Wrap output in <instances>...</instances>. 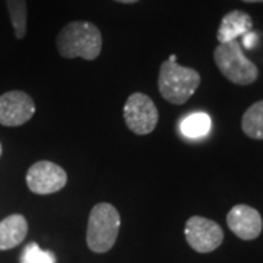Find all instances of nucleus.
Listing matches in <instances>:
<instances>
[{
	"label": "nucleus",
	"instance_id": "9b49d317",
	"mask_svg": "<svg viewBox=\"0 0 263 263\" xmlns=\"http://www.w3.org/2000/svg\"><path fill=\"white\" fill-rule=\"evenodd\" d=\"M28 234V222L25 216L13 214L0 221V252L19 246Z\"/></svg>",
	"mask_w": 263,
	"mask_h": 263
},
{
	"label": "nucleus",
	"instance_id": "6ab92c4d",
	"mask_svg": "<svg viewBox=\"0 0 263 263\" xmlns=\"http://www.w3.org/2000/svg\"><path fill=\"white\" fill-rule=\"evenodd\" d=\"M0 155H2V143H0Z\"/></svg>",
	"mask_w": 263,
	"mask_h": 263
},
{
	"label": "nucleus",
	"instance_id": "f8f14e48",
	"mask_svg": "<svg viewBox=\"0 0 263 263\" xmlns=\"http://www.w3.org/2000/svg\"><path fill=\"white\" fill-rule=\"evenodd\" d=\"M212 126V120L206 113H192L183 117L179 123L180 133L187 139L205 138Z\"/></svg>",
	"mask_w": 263,
	"mask_h": 263
},
{
	"label": "nucleus",
	"instance_id": "f03ea898",
	"mask_svg": "<svg viewBox=\"0 0 263 263\" xmlns=\"http://www.w3.org/2000/svg\"><path fill=\"white\" fill-rule=\"evenodd\" d=\"M200 85V75L192 67H184L177 62L165 60L160 69L158 89L165 101L181 105L195 94Z\"/></svg>",
	"mask_w": 263,
	"mask_h": 263
},
{
	"label": "nucleus",
	"instance_id": "4468645a",
	"mask_svg": "<svg viewBox=\"0 0 263 263\" xmlns=\"http://www.w3.org/2000/svg\"><path fill=\"white\" fill-rule=\"evenodd\" d=\"M10 22L18 40L27 35V2L25 0H6Z\"/></svg>",
	"mask_w": 263,
	"mask_h": 263
},
{
	"label": "nucleus",
	"instance_id": "2eb2a0df",
	"mask_svg": "<svg viewBox=\"0 0 263 263\" xmlns=\"http://www.w3.org/2000/svg\"><path fill=\"white\" fill-rule=\"evenodd\" d=\"M21 263H56V254L50 250H43L37 243H29L21 253Z\"/></svg>",
	"mask_w": 263,
	"mask_h": 263
},
{
	"label": "nucleus",
	"instance_id": "0eeeda50",
	"mask_svg": "<svg viewBox=\"0 0 263 263\" xmlns=\"http://www.w3.org/2000/svg\"><path fill=\"white\" fill-rule=\"evenodd\" d=\"M67 174L51 161H38L27 171V186L35 195H51L65 187Z\"/></svg>",
	"mask_w": 263,
	"mask_h": 263
},
{
	"label": "nucleus",
	"instance_id": "f3484780",
	"mask_svg": "<svg viewBox=\"0 0 263 263\" xmlns=\"http://www.w3.org/2000/svg\"><path fill=\"white\" fill-rule=\"evenodd\" d=\"M116 2H119V3H136L139 0H116Z\"/></svg>",
	"mask_w": 263,
	"mask_h": 263
},
{
	"label": "nucleus",
	"instance_id": "6e6552de",
	"mask_svg": "<svg viewBox=\"0 0 263 263\" xmlns=\"http://www.w3.org/2000/svg\"><path fill=\"white\" fill-rule=\"evenodd\" d=\"M35 114L34 100L24 91H9L0 95V124L18 127Z\"/></svg>",
	"mask_w": 263,
	"mask_h": 263
},
{
	"label": "nucleus",
	"instance_id": "f257e3e1",
	"mask_svg": "<svg viewBox=\"0 0 263 263\" xmlns=\"http://www.w3.org/2000/svg\"><path fill=\"white\" fill-rule=\"evenodd\" d=\"M103 48V37L94 24L86 21H73L67 24L57 35V51L65 59L82 57L95 60Z\"/></svg>",
	"mask_w": 263,
	"mask_h": 263
},
{
	"label": "nucleus",
	"instance_id": "9d476101",
	"mask_svg": "<svg viewBox=\"0 0 263 263\" xmlns=\"http://www.w3.org/2000/svg\"><path fill=\"white\" fill-rule=\"evenodd\" d=\"M252 27H253V21L249 13L243 10H231L221 21L216 38L219 44L230 43L252 31Z\"/></svg>",
	"mask_w": 263,
	"mask_h": 263
},
{
	"label": "nucleus",
	"instance_id": "ddd939ff",
	"mask_svg": "<svg viewBox=\"0 0 263 263\" xmlns=\"http://www.w3.org/2000/svg\"><path fill=\"white\" fill-rule=\"evenodd\" d=\"M243 132L249 138L262 141L263 139V100L250 105L241 119Z\"/></svg>",
	"mask_w": 263,
	"mask_h": 263
},
{
	"label": "nucleus",
	"instance_id": "a211bd4d",
	"mask_svg": "<svg viewBox=\"0 0 263 263\" xmlns=\"http://www.w3.org/2000/svg\"><path fill=\"white\" fill-rule=\"evenodd\" d=\"M243 2H247V3H260L263 0H243Z\"/></svg>",
	"mask_w": 263,
	"mask_h": 263
},
{
	"label": "nucleus",
	"instance_id": "39448f33",
	"mask_svg": "<svg viewBox=\"0 0 263 263\" xmlns=\"http://www.w3.org/2000/svg\"><path fill=\"white\" fill-rule=\"evenodd\" d=\"M124 122L136 135H149L158 123V110L151 97L135 92L132 94L124 104Z\"/></svg>",
	"mask_w": 263,
	"mask_h": 263
},
{
	"label": "nucleus",
	"instance_id": "dca6fc26",
	"mask_svg": "<svg viewBox=\"0 0 263 263\" xmlns=\"http://www.w3.org/2000/svg\"><path fill=\"white\" fill-rule=\"evenodd\" d=\"M256 41H257V34H256V32L249 31L247 34H245V35H243V44H245L246 48L254 47Z\"/></svg>",
	"mask_w": 263,
	"mask_h": 263
},
{
	"label": "nucleus",
	"instance_id": "20e7f679",
	"mask_svg": "<svg viewBox=\"0 0 263 263\" xmlns=\"http://www.w3.org/2000/svg\"><path fill=\"white\" fill-rule=\"evenodd\" d=\"M214 60L219 72L235 85L253 84L259 76L257 66L245 56L237 40L219 44L214 51Z\"/></svg>",
	"mask_w": 263,
	"mask_h": 263
},
{
	"label": "nucleus",
	"instance_id": "7ed1b4c3",
	"mask_svg": "<svg viewBox=\"0 0 263 263\" xmlns=\"http://www.w3.org/2000/svg\"><path fill=\"white\" fill-rule=\"evenodd\" d=\"M120 230V214L111 203H98L91 209L86 228V243L94 253L113 249Z\"/></svg>",
	"mask_w": 263,
	"mask_h": 263
},
{
	"label": "nucleus",
	"instance_id": "423d86ee",
	"mask_svg": "<svg viewBox=\"0 0 263 263\" xmlns=\"http://www.w3.org/2000/svg\"><path fill=\"white\" fill-rule=\"evenodd\" d=\"M189 246L199 253H211L224 241V231L216 224L203 216L189 218L184 228Z\"/></svg>",
	"mask_w": 263,
	"mask_h": 263
},
{
	"label": "nucleus",
	"instance_id": "1a4fd4ad",
	"mask_svg": "<svg viewBox=\"0 0 263 263\" xmlns=\"http://www.w3.org/2000/svg\"><path fill=\"white\" fill-rule=\"evenodd\" d=\"M228 228L241 240L257 238L263 228L260 214L249 205H235L227 215Z\"/></svg>",
	"mask_w": 263,
	"mask_h": 263
}]
</instances>
